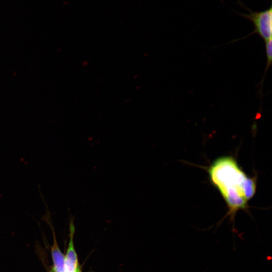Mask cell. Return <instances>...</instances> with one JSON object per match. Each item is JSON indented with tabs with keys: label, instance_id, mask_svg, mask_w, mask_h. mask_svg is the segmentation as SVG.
Masks as SVG:
<instances>
[{
	"label": "cell",
	"instance_id": "8992f818",
	"mask_svg": "<svg viewBox=\"0 0 272 272\" xmlns=\"http://www.w3.org/2000/svg\"><path fill=\"white\" fill-rule=\"evenodd\" d=\"M79 269V268H78ZM78 269H77V270L76 271V272H79V271L78 270Z\"/></svg>",
	"mask_w": 272,
	"mask_h": 272
},
{
	"label": "cell",
	"instance_id": "277c9868",
	"mask_svg": "<svg viewBox=\"0 0 272 272\" xmlns=\"http://www.w3.org/2000/svg\"><path fill=\"white\" fill-rule=\"evenodd\" d=\"M54 237L51 248V254L54 264V272H64L65 258L59 249Z\"/></svg>",
	"mask_w": 272,
	"mask_h": 272
},
{
	"label": "cell",
	"instance_id": "3957f363",
	"mask_svg": "<svg viewBox=\"0 0 272 272\" xmlns=\"http://www.w3.org/2000/svg\"><path fill=\"white\" fill-rule=\"evenodd\" d=\"M75 230L74 219L71 218L70 222V241L65 258L64 272H76L77 269L79 268L78 258L74 248L73 241Z\"/></svg>",
	"mask_w": 272,
	"mask_h": 272
},
{
	"label": "cell",
	"instance_id": "7a4b0ae2",
	"mask_svg": "<svg viewBox=\"0 0 272 272\" xmlns=\"http://www.w3.org/2000/svg\"><path fill=\"white\" fill-rule=\"evenodd\" d=\"M244 7L247 10V13H239L242 17L252 22L254 26L253 31L249 35L242 38L254 34H257L264 42L272 39V9H268L261 11H253Z\"/></svg>",
	"mask_w": 272,
	"mask_h": 272
},
{
	"label": "cell",
	"instance_id": "6da1fadb",
	"mask_svg": "<svg viewBox=\"0 0 272 272\" xmlns=\"http://www.w3.org/2000/svg\"><path fill=\"white\" fill-rule=\"evenodd\" d=\"M212 183L218 189L228 208V215L234 221L237 212L247 208L256 189L255 178L248 176L232 156L215 160L208 169Z\"/></svg>",
	"mask_w": 272,
	"mask_h": 272
},
{
	"label": "cell",
	"instance_id": "5b68a950",
	"mask_svg": "<svg viewBox=\"0 0 272 272\" xmlns=\"http://www.w3.org/2000/svg\"><path fill=\"white\" fill-rule=\"evenodd\" d=\"M265 42V49L266 58V63L263 74V77L261 81L260 82V87H262V85L264 80V77L267 72L268 69L271 66L272 63V39L268 40Z\"/></svg>",
	"mask_w": 272,
	"mask_h": 272
}]
</instances>
